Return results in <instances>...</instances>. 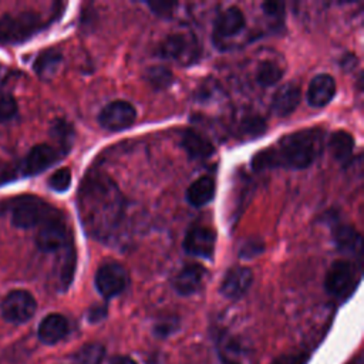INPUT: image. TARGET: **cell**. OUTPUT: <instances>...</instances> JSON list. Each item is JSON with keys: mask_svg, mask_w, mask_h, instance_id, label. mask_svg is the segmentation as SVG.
Masks as SVG:
<instances>
[{"mask_svg": "<svg viewBox=\"0 0 364 364\" xmlns=\"http://www.w3.org/2000/svg\"><path fill=\"white\" fill-rule=\"evenodd\" d=\"M324 146V131L320 128L301 129L283 136L276 146L256 154L252 166L256 171L269 168L304 169L310 166Z\"/></svg>", "mask_w": 364, "mask_h": 364, "instance_id": "1", "label": "cell"}, {"mask_svg": "<svg viewBox=\"0 0 364 364\" xmlns=\"http://www.w3.org/2000/svg\"><path fill=\"white\" fill-rule=\"evenodd\" d=\"M41 18L34 13L4 14L0 17V43L17 44L28 40L41 28Z\"/></svg>", "mask_w": 364, "mask_h": 364, "instance_id": "2", "label": "cell"}, {"mask_svg": "<svg viewBox=\"0 0 364 364\" xmlns=\"http://www.w3.org/2000/svg\"><path fill=\"white\" fill-rule=\"evenodd\" d=\"M357 283L358 269L354 263L348 260H336L326 274L324 287L328 294L343 299L354 290Z\"/></svg>", "mask_w": 364, "mask_h": 364, "instance_id": "3", "label": "cell"}, {"mask_svg": "<svg viewBox=\"0 0 364 364\" xmlns=\"http://www.w3.org/2000/svg\"><path fill=\"white\" fill-rule=\"evenodd\" d=\"M199 47L196 38L186 33L169 34L159 44V55L166 60L176 61L179 64H191L196 60Z\"/></svg>", "mask_w": 364, "mask_h": 364, "instance_id": "4", "label": "cell"}, {"mask_svg": "<svg viewBox=\"0 0 364 364\" xmlns=\"http://www.w3.org/2000/svg\"><path fill=\"white\" fill-rule=\"evenodd\" d=\"M37 309L36 299L27 290H11L1 301L0 310L6 321L21 324L28 321Z\"/></svg>", "mask_w": 364, "mask_h": 364, "instance_id": "5", "label": "cell"}, {"mask_svg": "<svg viewBox=\"0 0 364 364\" xmlns=\"http://www.w3.org/2000/svg\"><path fill=\"white\" fill-rule=\"evenodd\" d=\"M94 283L102 297L112 299L128 286V273L118 262H107L98 267Z\"/></svg>", "mask_w": 364, "mask_h": 364, "instance_id": "6", "label": "cell"}, {"mask_svg": "<svg viewBox=\"0 0 364 364\" xmlns=\"http://www.w3.org/2000/svg\"><path fill=\"white\" fill-rule=\"evenodd\" d=\"M136 118V111L132 104L124 100L108 102L98 115V122L108 131H122L129 128Z\"/></svg>", "mask_w": 364, "mask_h": 364, "instance_id": "7", "label": "cell"}, {"mask_svg": "<svg viewBox=\"0 0 364 364\" xmlns=\"http://www.w3.org/2000/svg\"><path fill=\"white\" fill-rule=\"evenodd\" d=\"M47 213V205L36 196L20 198L11 210V223L18 229H30L38 225Z\"/></svg>", "mask_w": 364, "mask_h": 364, "instance_id": "8", "label": "cell"}, {"mask_svg": "<svg viewBox=\"0 0 364 364\" xmlns=\"http://www.w3.org/2000/svg\"><path fill=\"white\" fill-rule=\"evenodd\" d=\"M67 243V228L61 218L50 216L36 236V245L43 252H55Z\"/></svg>", "mask_w": 364, "mask_h": 364, "instance_id": "9", "label": "cell"}, {"mask_svg": "<svg viewBox=\"0 0 364 364\" xmlns=\"http://www.w3.org/2000/svg\"><path fill=\"white\" fill-rule=\"evenodd\" d=\"M216 235L212 229L205 226H195L189 229L183 240V249L188 255L209 259L215 252Z\"/></svg>", "mask_w": 364, "mask_h": 364, "instance_id": "10", "label": "cell"}, {"mask_svg": "<svg viewBox=\"0 0 364 364\" xmlns=\"http://www.w3.org/2000/svg\"><path fill=\"white\" fill-rule=\"evenodd\" d=\"M253 273L249 267L235 266L229 269L220 283V293L226 299H240L252 286Z\"/></svg>", "mask_w": 364, "mask_h": 364, "instance_id": "11", "label": "cell"}, {"mask_svg": "<svg viewBox=\"0 0 364 364\" xmlns=\"http://www.w3.org/2000/svg\"><path fill=\"white\" fill-rule=\"evenodd\" d=\"M58 161V152L48 144L34 145L21 164L24 175H37Z\"/></svg>", "mask_w": 364, "mask_h": 364, "instance_id": "12", "label": "cell"}, {"mask_svg": "<svg viewBox=\"0 0 364 364\" xmlns=\"http://www.w3.org/2000/svg\"><path fill=\"white\" fill-rule=\"evenodd\" d=\"M246 26V18L243 11L239 7H228L223 10L213 23V36L218 40H228L239 33Z\"/></svg>", "mask_w": 364, "mask_h": 364, "instance_id": "13", "label": "cell"}, {"mask_svg": "<svg viewBox=\"0 0 364 364\" xmlns=\"http://www.w3.org/2000/svg\"><path fill=\"white\" fill-rule=\"evenodd\" d=\"M336 95V81L330 74H318L316 75L307 90V102L314 108L326 107L331 102Z\"/></svg>", "mask_w": 364, "mask_h": 364, "instance_id": "14", "label": "cell"}, {"mask_svg": "<svg viewBox=\"0 0 364 364\" xmlns=\"http://www.w3.org/2000/svg\"><path fill=\"white\" fill-rule=\"evenodd\" d=\"M205 276V269L200 264H188L172 280L175 291L181 296H189L199 290Z\"/></svg>", "mask_w": 364, "mask_h": 364, "instance_id": "15", "label": "cell"}, {"mask_svg": "<svg viewBox=\"0 0 364 364\" xmlns=\"http://www.w3.org/2000/svg\"><path fill=\"white\" fill-rule=\"evenodd\" d=\"M301 98L300 87L294 82H287L282 85L272 100V111L277 117H287L290 115L299 105Z\"/></svg>", "mask_w": 364, "mask_h": 364, "instance_id": "16", "label": "cell"}, {"mask_svg": "<svg viewBox=\"0 0 364 364\" xmlns=\"http://www.w3.org/2000/svg\"><path fill=\"white\" fill-rule=\"evenodd\" d=\"M68 333V321L64 316L51 313L46 316L38 326V338L44 344H55L63 340Z\"/></svg>", "mask_w": 364, "mask_h": 364, "instance_id": "17", "label": "cell"}, {"mask_svg": "<svg viewBox=\"0 0 364 364\" xmlns=\"http://www.w3.org/2000/svg\"><path fill=\"white\" fill-rule=\"evenodd\" d=\"M181 144L192 159H205L210 156L215 151L213 144L206 136L193 129H186L182 134Z\"/></svg>", "mask_w": 364, "mask_h": 364, "instance_id": "18", "label": "cell"}, {"mask_svg": "<svg viewBox=\"0 0 364 364\" xmlns=\"http://www.w3.org/2000/svg\"><path fill=\"white\" fill-rule=\"evenodd\" d=\"M213 195H215V181L206 175L195 179L186 191L188 202L196 208H200L209 203L213 199Z\"/></svg>", "mask_w": 364, "mask_h": 364, "instance_id": "19", "label": "cell"}, {"mask_svg": "<svg viewBox=\"0 0 364 364\" xmlns=\"http://www.w3.org/2000/svg\"><path fill=\"white\" fill-rule=\"evenodd\" d=\"M328 149L337 162L346 164L353 155L354 138L347 131H336L328 139Z\"/></svg>", "mask_w": 364, "mask_h": 364, "instance_id": "20", "label": "cell"}, {"mask_svg": "<svg viewBox=\"0 0 364 364\" xmlns=\"http://www.w3.org/2000/svg\"><path fill=\"white\" fill-rule=\"evenodd\" d=\"M61 53L55 48L46 50L38 54V57L34 61V71L41 77V78H50L55 74L61 64Z\"/></svg>", "mask_w": 364, "mask_h": 364, "instance_id": "21", "label": "cell"}, {"mask_svg": "<svg viewBox=\"0 0 364 364\" xmlns=\"http://www.w3.org/2000/svg\"><path fill=\"white\" fill-rule=\"evenodd\" d=\"M334 240L340 250L343 252H360L361 249V236L350 225H341L334 232Z\"/></svg>", "mask_w": 364, "mask_h": 364, "instance_id": "22", "label": "cell"}, {"mask_svg": "<svg viewBox=\"0 0 364 364\" xmlns=\"http://www.w3.org/2000/svg\"><path fill=\"white\" fill-rule=\"evenodd\" d=\"M105 355V348L100 343H90L82 346L78 351L74 353L71 363L73 364H101Z\"/></svg>", "mask_w": 364, "mask_h": 364, "instance_id": "23", "label": "cell"}, {"mask_svg": "<svg viewBox=\"0 0 364 364\" xmlns=\"http://www.w3.org/2000/svg\"><path fill=\"white\" fill-rule=\"evenodd\" d=\"M282 75H283V70L276 63L269 60L262 61L256 70V81L262 87L274 85L276 82H279Z\"/></svg>", "mask_w": 364, "mask_h": 364, "instance_id": "24", "label": "cell"}, {"mask_svg": "<svg viewBox=\"0 0 364 364\" xmlns=\"http://www.w3.org/2000/svg\"><path fill=\"white\" fill-rule=\"evenodd\" d=\"M146 81L155 87V88H165L171 84L172 81V73L162 65H155L148 68L146 71Z\"/></svg>", "mask_w": 364, "mask_h": 364, "instance_id": "25", "label": "cell"}, {"mask_svg": "<svg viewBox=\"0 0 364 364\" xmlns=\"http://www.w3.org/2000/svg\"><path fill=\"white\" fill-rule=\"evenodd\" d=\"M48 185L55 192H65L71 185V171L68 168L57 169L48 179Z\"/></svg>", "mask_w": 364, "mask_h": 364, "instance_id": "26", "label": "cell"}, {"mask_svg": "<svg viewBox=\"0 0 364 364\" xmlns=\"http://www.w3.org/2000/svg\"><path fill=\"white\" fill-rule=\"evenodd\" d=\"M17 114V102L9 94L0 95V121H9Z\"/></svg>", "mask_w": 364, "mask_h": 364, "instance_id": "27", "label": "cell"}, {"mask_svg": "<svg viewBox=\"0 0 364 364\" xmlns=\"http://www.w3.org/2000/svg\"><path fill=\"white\" fill-rule=\"evenodd\" d=\"M149 9L159 17L168 18L172 16L173 9L178 6L176 3H169V1H149L148 3Z\"/></svg>", "mask_w": 364, "mask_h": 364, "instance_id": "28", "label": "cell"}, {"mask_svg": "<svg viewBox=\"0 0 364 364\" xmlns=\"http://www.w3.org/2000/svg\"><path fill=\"white\" fill-rule=\"evenodd\" d=\"M262 9L264 14L273 20H282L284 16V4L279 1H264L262 4Z\"/></svg>", "mask_w": 364, "mask_h": 364, "instance_id": "29", "label": "cell"}, {"mask_svg": "<svg viewBox=\"0 0 364 364\" xmlns=\"http://www.w3.org/2000/svg\"><path fill=\"white\" fill-rule=\"evenodd\" d=\"M307 360L304 353H287L279 355L272 364H306Z\"/></svg>", "mask_w": 364, "mask_h": 364, "instance_id": "30", "label": "cell"}, {"mask_svg": "<svg viewBox=\"0 0 364 364\" xmlns=\"http://www.w3.org/2000/svg\"><path fill=\"white\" fill-rule=\"evenodd\" d=\"M54 135H55V138H57L60 142H63V144L65 145V148L70 146L71 129H70L68 124L61 122V121H60L58 124H55V125H54Z\"/></svg>", "mask_w": 364, "mask_h": 364, "instance_id": "31", "label": "cell"}, {"mask_svg": "<svg viewBox=\"0 0 364 364\" xmlns=\"http://www.w3.org/2000/svg\"><path fill=\"white\" fill-rule=\"evenodd\" d=\"M260 252H263V243L252 239L249 240L242 249H240V256L242 257H253L256 255H259Z\"/></svg>", "mask_w": 364, "mask_h": 364, "instance_id": "32", "label": "cell"}, {"mask_svg": "<svg viewBox=\"0 0 364 364\" xmlns=\"http://www.w3.org/2000/svg\"><path fill=\"white\" fill-rule=\"evenodd\" d=\"M243 128L247 134L250 135H256V134H260L263 129H264V122L260 119V118H256V117H252V118H247L245 122H243Z\"/></svg>", "mask_w": 364, "mask_h": 364, "instance_id": "33", "label": "cell"}, {"mask_svg": "<svg viewBox=\"0 0 364 364\" xmlns=\"http://www.w3.org/2000/svg\"><path fill=\"white\" fill-rule=\"evenodd\" d=\"M104 316H105V307H104V306H95V307L90 309L88 320L92 321V323H95V321H100Z\"/></svg>", "mask_w": 364, "mask_h": 364, "instance_id": "34", "label": "cell"}, {"mask_svg": "<svg viewBox=\"0 0 364 364\" xmlns=\"http://www.w3.org/2000/svg\"><path fill=\"white\" fill-rule=\"evenodd\" d=\"M109 364H136V363L128 355H115L111 358Z\"/></svg>", "mask_w": 364, "mask_h": 364, "instance_id": "35", "label": "cell"}]
</instances>
